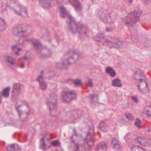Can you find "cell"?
Returning <instances> with one entry per match:
<instances>
[{"label":"cell","mask_w":151,"mask_h":151,"mask_svg":"<svg viewBox=\"0 0 151 151\" xmlns=\"http://www.w3.org/2000/svg\"><path fill=\"white\" fill-rule=\"evenodd\" d=\"M77 94L74 90H66L63 91L61 94V99L63 102L69 103L76 99Z\"/></svg>","instance_id":"8"},{"label":"cell","mask_w":151,"mask_h":151,"mask_svg":"<svg viewBox=\"0 0 151 151\" xmlns=\"http://www.w3.org/2000/svg\"><path fill=\"white\" fill-rule=\"evenodd\" d=\"M6 150L8 151H16L20 150V148L18 145L15 143L8 145L6 147Z\"/></svg>","instance_id":"20"},{"label":"cell","mask_w":151,"mask_h":151,"mask_svg":"<svg viewBox=\"0 0 151 151\" xmlns=\"http://www.w3.org/2000/svg\"><path fill=\"white\" fill-rule=\"evenodd\" d=\"M15 108L18 113L19 117L21 120H25L29 115L30 109L29 106L25 101H17L15 105Z\"/></svg>","instance_id":"4"},{"label":"cell","mask_w":151,"mask_h":151,"mask_svg":"<svg viewBox=\"0 0 151 151\" xmlns=\"http://www.w3.org/2000/svg\"><path fill=\"white\" fill-rule=\"evenodd\" d=\"M33 31V27L25 23L16 25L12 30V33L14 36L20 38L27 37L32 34Z\"/></svg>","instance_id":"2"},{"label":"cell","mask_w":151,"mask_h":151,"mask_svg":"<svg viewBox=\"0 0 151 151\" xmlns=\"http://www.w3.org/2000/svg\"><path fill=\"white\" fill-rule=\"evenodd\" d=\"M69 3H70L72 6L74 7V8L77 10L79 11L82 9V6L81 3L78 1L77 0H70L69 1Z\"/></svg>","instance_id":"16"},{"label":"cell","mask_w":151,"mask_h":151,"mask_svg":"<svg viewBox=\"0 0 151 151\" xmlns=\"http://www.w3.org/2000/svg\"><path fill=\"white\" fill-rule=\"evenodd\" d=\"M135 125L136 127H138L139 128H141L143 126V123L140 119L137 118L136 120L135 123Z\"/></svg>","instance_id":"29"},{"label":"cell","mask_w":151,"mask_h":151,"mask_svg":"<svg viewBox=\"0 0 151 151\" xmlns=\"http://www.w3.org/2000/svg\"><path fill=\"white\" fill-rule=\"evenodd\" d=\"M112 85L114 87H121L122 86V84L121 83V81L119 78H115L112 81Z\"/></svg>","instance_id":"24"},{"label":"cell","mask_w":151,"mask_h":151,"mask_svg":"<svg viewBox=\"0 0 151 151\" xmlns=\"http://www.w3.org/2000/svg\"><path fill=\"white\" fill-rule=\"evenodd\" d=\"M131 99H132L135 102H136V103H137L138 102V99H137V97L136 96H133L131 97Z\"/></svg>","instance_id":"35"},{"label":"cell","mask_w":151,"mask_h":151,"mask_svg":"<svg viewBox=\"0 0 151 151\" xmlns=\"http://www.w3.org/2000/svg\"><path fill=\"white\" fill-rule=\"evenodd\" d=\"M52 143L51 141L48 136H43L41 139L40 142V147L41 149L43 150H47L51 147Z\"/></svg>","instance_id":"12"},{"label":"cell","mask_w":151,"mask_h":151,"mask_svg":"<svg viewBox=\"0 0 151 151\" xmlns=\"http://www.w3.org/2000/svg\"><path fill=\"white\" fill-rule=\"evenodd\" d=\"M143 113L149 117H151V107L150 106H147L144 108Z\"/></svg>","instance_id":"26"},{"label":"cell","mask_w":151,"mask_h":151,"mask_svg":"<svg viewBox=\"0 0 151 151\" xmlns=\"http://www.w3.org/2000/svg\"><path fill=\"white\" fill-rule=\"evenodd\" d=\"M39 2L40 5L45 9H48L51 6V1H40Z\"/></svg>","instance_id":"23"},{"label":"cell","mask_w":151,"mask_h":151,"mask_svg":"<svg viewBox=\"0 0 151 151\" xmlns=\"http://www.w3.org/2000/svg\"><path fill=\"white\" fill-rule=\"evenodd\" d=\"M106 72L107 74L110 75L112 77H114L116 76V73L115 72V71L113 69L112 67H108L106 68Z\"/></svg>","instance_id":"27"},{"label":"cell","mask_w":151,"mask_h":151,"mask_svg":"<svg viewBox=\"0 0 151 151\" xmlns=\"http://www.w3.org/2000/svg\"><path fill=\"white\" fill-rule=\"evenodd\" d=\"M52 145L54 147H57L60 146V143L59 142V140H55V141H53L52 143Z\"/></svg>","instance_id":"32"},{"label":"cell","mask_w":151,"mask_h":151,"mask_svg":"<svg viewBox=\"0 0 151 151\" xmlns=\"http://www.w3.org/2000/svg\"><path fill=\"white\" fill-rule=\"evenodd\" d=\"M87 84L90 87H92L93 86V84L92 83V82L91 80L89 81L88 82H87Z\"/></svg>","instance_id":"36"},{"label":"cell","mask_w":151,"mask_h":151,"mask_svg":"<svg viewBox=\"0 0 151 151\" xmlns=\"http://www.w3.org/2000/svg\"><path fill=\"white\" fill-rule=\"evenodd\" d=\"M28 41L30 43L34 48L36 50L38 53L41 51L44 46L42 44L41 42L37 39L32 38V39H30Z\"/></svg>","instance_id":"13"},{"label":"cell","mask_w":151,"mask_h":151,"mask_svg":"<svg viewBox=\"0 0 151 151\" xmlns=\"http://www.w3.org/2000/svg\"><path fill=\"white\" fill-rule=\"evenodd\" d=\"M37 81L39 84V87L40 89L42 90H46V89L47 88V84L46 83L45 81H44V78H43V75L41 74L37 78Z\"/></svg>","instance_id":"15"},{"label":"cell","mask_w":151,"mask_h":151,"mask_svg":"<svg viewBox=\"0 0 151 151\" xmlns=\"http://www.w3.org/2000/svg\"><path fill=\"white\" fill-rule=\"evenodd\" d=\"M6 60L11 65H14L16 63V60L12 56H8L6 57Z\"/></svg>","instance_id":"28"},{"label":"cell","mask_w":151,"mask_h":151,"mask_svg":"<svg viewBox=\"0 0 151 151\" xmlns=\"http://www.w3.org/2000/svg\"><path fill=\"white\" fill-rule=\"evenodd\" d=\"M74 84L77 87H80L82 85V81L79 79H76L74 81Z\"/></svg>","instance_id":"33"},{"label":"cell","mask_w":151,"mask_h":151,"mask_svg":"<svg viewBox=\"0 0 151 151\" xmlns=\"http://www.w3.org/2000/svg\"><path fill=\"white\" fill-rule=\"evenodd\" d=\"M112 146L115 151H121V147L118 142V141L117 139L114 138L113 139L111 143Z\"/></svg>","instance_id":"19"},{"label":"cell","mask_w":151,"mask_h":151,"mask_svg":"<svg viewBox=\"0 0 151 151\" xmlns=\"http://www.w3.org/2000/svg\"><path fill=\"white\" fill-rule=\"evenodd\" d=\"M134 78L141 93H147L148 90V81L145 73L140 70H137L134 75Z\"/></svg>","instance_id":"3"},{"label":"cell","mask_w":151,"mask_h":151,"mask_svg":"<svg viewBox=\"0 0 151 151\" xmlns=\"http://www.w3.org/2000/svg\"><path fill=\"white\" fill-rule=\"evenodd\" d=\"M13 50L14 51V52L15 54L18 55L19 54L20 52L21 51V49L20 48L17 47V46H14L13 48Z\"/></svg>","instance_id":"31"},{"label":"cell","mask_w":151,"mask_h":151,"mask_svg":"<svg viewBox=\"0 0 151 151\" xmlns=\"http://www.w3.org/2000/svg\"><path fill=\"white\" fill-rule=\"evenodd\" d=\"M137 141L139 144L143 146H148L150 145L151 144L150 140L141 137H137Z\"/></svg>","instance_id":"17"},{"label":"cell","mask_w":151,"mask_h":151,"mask_svg":"<svg viewBox=\"0 0 151 151\" xmlns=\"http://www.w3.org/2000/svg\"><path fill=\"white\" fill-rule=\"evenodd\" d=\"M7 27V24L5 20L0 17V32L4 31Z\"/></svg>","instance_id":"22"},{"label":"cell","mask_w":151,"mask_h":151,"mask_svg":"<svg viewBox=\"0 0 151 151\" xmlns=\"http://www.w3.org/2000/svg\"><path fill=\"white\" fill-rule=\"evenodd\" d=\"M79 56L80 53L77 50H69L63 56L61 61L57 64V66L59 69L66 70L78 60Z\"/></svg>","instance_id":"1"},{"label":"cell","mask_w":151,"mask_h":151,"mask_svg":"<svg viewBox=\"0 0 151 151\" xmlns=\"http://www.w3.org/2000/svg\"><path fill=\"white\" fill-rule=\"evenodd\" d=\"M10 91V87H7L2 90V92H1V94L3 97H5V98H8L9 96Z\"/></svg>","instance_id":"25"},{"label":"cell","mask_w":151,"mask_h":151,"mask_svg":"<svg viewBox=\"0 0 151 151\" xmlns=\"http://www.w3.org/2000/svg\"><path fill=\"white\" fill-rule=\"evenodd\" d=\"M107 146L105 142H101L97 145L96 148L97 151H106Z\"/></svg>","instance_id":"21"},{"label":"cell","mask_w":151,"mask_h":151,"mask_svg":"<svg viewBox=\"0 0 151 151\" xmlns=\"http://www.w3.org/2000/svg\"><path fill=\"white\" fill-rule=\"evenodd\" d=\"M39 55L43 58H48L51 57L52 55V52L48 48L44 46L42 50L39 53Z\"/></svg>","instance_id":"14"},{"label":"cell","mask_w":151,"mask_h":151,"mask_svg":"<svg viewBox=\"0 0 151 151\" xmlns=\"http://www.w3.org/2000/svg\"><path fill=\"white\" fill-rule=\"evenodd\" d=\"M67 25L69 29L72 31L73 33H77L78 29V25L77 23V21L74 17L71 16H68V19L67 20Z\"/></svg>","instance_id":"10"},{"label":"cell","mask_w":151,"mask_h":151,"mask_svg":"<svg viewBox=\"0 0 151 151\" xmlns=\"http://www.w3.org/2000/svg\"><path fill=\"white\" fill-rule=\"evenodd\" d=\"M50 115L52 117H56L58 114V100L56 95L52 94L49 95L47 101Z\"/></svg>","instance_id":"7"},{"label":"cell","mask_w":151,"mask_h":151,"mask_svg":"<svg viewBox=\"0 0 151 151\" xmlns=\"http://www.w3.org/2000/svg\"><path fill=\"white\" fill-rule=\"evenodd\" d=\"M23 85L20 83H16L13 85L11 99L12 101H16L18 99L23 89Z\"/></svg>","instance_id":"9"},{"label":"cell","mask_w":151,"mask_h":151,"mask_svg":"<svg viewBox=\"0 0 151 151\" xmlns=\"http://www.w3.org/2000/svg\"><path fill=\"white\" fill-rule=\"evenodd\" d=\"M9 7L12 9L14 12L24 18L29 17L28 9L26 7L17 1H11L8 4Z\"/></svg>","instance_id":"5"},{"label":"cell","mask_w":151,"mask_h":151,"mask_svg":"<svg viewBox=\"0 0 151 151\" xmlns=\"http://www.w3.org/2000/svg\"><path fill=\"white\" fill-rule=\"evenodd\" d=\"M132 151H146L143 148L139 146H134L132 148Z\"/></svg>","instance_id":"30"},{"label":"cell","mask_w":151,"mask_h":151,"mask_svg":"<svg viewBox=\"0 0 151 151\" xmlns=\"http://www.w3.org/2000/svg\"><path fill=\"white\" fill-rule=\"evenodd\" d=\"M2 102V99H1V96H0V104H1Z\"/></svg>","instance_id":"37"},{"label":"cell","mask_w":151,"mask_h":151,"mask_svg":"<svg viewBox=\"0 0 151 151\" xmlns=\"http://www.w3.org/2000/svg\"><path fill=\"white\" fill-rule=\"evenodd\" d=\"M93 129L90 130L87 134L84 141V144L85 147L89 149L93 146L95 143V140L93 136Z\"/></svg>","instance_id":"11"},{"label":"cell","mask_w":151,"mask_h":151,"mask_svg":"<svg viewBox=\"0 0 151 151\" xmlns=\"http://www.w3.org/2000/svg\"><path fill=\"white\" fill-rule=\"evenodd\" d=\"M141 16V11L134 10L124 17L123 21L126 25L133 27L139 21Z\"/></svg>","instance_id":"6"},{"label":"cell","mask_w":151,"mask_h":151,"mask_svg":"<svg viewBox=\"0 0 151 151\" xmlns=\"http://www.w3.org/2000/svg\"><path fill=\"white\" fill-rule=\"evenodd\" d=\"M59 16L61 18H65L66 17H68V12L64 6H59Z\"/></svg>","instance_id":"18"},{"label":"cell","mask_w":151,"mask_h":151,"mask_svg":"<svg viewBox=\"0 0 151 151\" xmlns=\"http://www.w3.org/2000/svg\"><path fill=\"white\" fill-rule=\"evenodd\" d=\"M125 115L126 118L128 119V120H130V121H133V120H134V116H133V115L131 113H126Z\"/></svg>","instance_id":"34"}]
</instances>
